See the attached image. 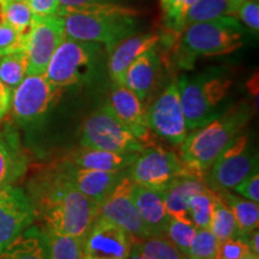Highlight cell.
Masks as SVG:
<instances>
[{
    "mask_svg": "<svg viewBox=\"0 0 259 259\" xmlns=\"http://www.w3.org/2000/svg\"><path fill=\"white\" fill-rule=\"evenodd\" d=\"M135 240L120 226L99 215L84 239V255L92 259H126Z\"/></svg>",
    "mask_w": 259,
    "mask_h": 259,
    "instance_id": "obj_14",
    "label": "cell"
},
{
    "mask_svg": "<svg viewBox=\"0 0 259 259\" xmlns=\"http://www.w3.org/2000/svg\"><path fill=\"white\" fill-rule=\"evenodd\" d=\"M160 41L161 36L158 34H143L137 36L132 35L119 42L111 51L108 60L109 76L113 82L121 84L122 77L130 65L145 52L156 47Z\"/></svg>",
    "mask_w": 259,
    "mask_h": 259,
    "instance_id": "obj_18",
    "label": "cell"
},
{
    "mask_svg": "<svg viewBox=\"0 0 259 259\" xmlns=\"http://www.w3.org/2000/svg\"><path fill=\"white\" fill-rule=\"evenodd\" d=\"M12 90L0 79V121L4 120L11 108Z\"/></svg>",
    "mask_w": 259,
    "mask_h": 259,
    "instance_id": "obj_41",
    "label": "cell"
},
{
    "mask_svg": "<svg viewBox=\"0 0 259 259\" xmlns=\"http://www.w3.org/2000/svg\"><path fill=\"white\" fill-rule=\"evenodd\" d=\"M177 83L187 130L202 127L222 114L219 107L228 95L231 78L222 74H183Z\"/></svg>",
    "mask_w": 259,
    "mask_h": 259,
    "instance_id": "obj_5",
    "label": "cell"
},
{
    "mask_svg": "<svg viewBox=\"0 0 259 259\" xmlns=\"http://www.w3.org/2000/svg\"><path fill=\"white\" fill-rule=\"evenodd\" d=\"M35 215L44 222V231L85 239L100 215V205L48 167L30 184Z\"/></svg>",
    "mask_w": 259,
    "mask_h": 259,
    "instance_id": "obj_1",
    "label": "cell"
},
{
    "mask_svg": "<svg viewBox=\"0 0 259 259\" xmlns=\"http://www.w3.org/2000/svg\"><path fill=\"white\" fill-rule=\"evenodd\" d=\"M213 193H215V198H213V206L209 229L218 238L219 241L239 236L238 226H236L235 219L232 211L227 206V204L221 199V197L216 192Z\"/></svg>",
    "mask_w": 259,
    "mask_h": 259,
    "instance_id": "obj_27",
    "label": "cell"
},
{
    "mask_svg": "<svg viewBox=\"0 0 259 259\" xmlns=\"http://www.w3.org/2000/svg\"><path fill=\"white\" fill-rule=\"evenodd\" d=\"M258 170V157L248 144L246 135H238L229 142L204 176L210 190L233 191L241 181Z\"/></svg>",
    "mask_w": 259,
    "mask_h": 259,
    "instance_id": "obj_8",
    "label": "cell"
},
{
    "mask_svg": "<svg viewBox=\"0 0 259 259\" xmlns=\"http://www.w3.org/2000/svg\"><path fill=\"white\" fill-rule=\"evenodd\" d=\"M244 0H198L184 18V29L187 25L206 22L221 16H234Z\"/></svg>",
    "mask_w": 259,
    "mask_h": 259,
    "instance_id": "obj_26",
    "label": "cell"
},
{
    "mask_svg": "<svg viewBox=\"0 0 259 259\" xmlns=\"http://www.w3.org/2000/svg\"><path fill=\"white\" fill-rule=\"evenodd\" d=\"M30 197L21 187L10 185L0 190V253L34 222Z\"/></svg>",
    "mask_w": 259,
    "mask_h": 259,
    "instance_id": "obj_13",
    "label": "cell"
},
{
    "mask_svg": "<svg viewBox=\"0 0 259 259\" xmlns=\"http://www.w3.org/2000/svg\"><path fill=\"white\" fill-rule=\"evenodd\" d=\"M238 17L251 30L257 32L259 29V5L258 0H244L236 11Z\"/></svg>",
    "mask_w": 259,
    "mask_h": 259,
    "instance_id": "obj_37",
    "label": "cell"
},
{
    "mask_svg": "<svg viewBox=\"0 0 259 259\" xmlns=\"http://www.w3.org/2000/svg\"><path fill=\"white\" fill-rule=\"evenodd\" d=\"M61 88L53 85L45 74H27L12 90L11 111L19 124L41 119L61 96Z\"/></svg>",
    "mask_w": 259,
    "mask_h": 259,
    "instance_id": "obj_10",
    "label": "cell"
},
{
    "mask_svg": "<svg viewBox=\"0 0 259 259\" xmlns=\"http://www.w3.org/2000/svg\"><path fill=\"white\" fill-rule=\"evenodd\" d=\"M106 106L145 147H153L155 135L149 127L147 108L135 93L114 83Z\"/></svg>",
    "mask_w": 259,
    "mask_h": 259,
    "instance_id": "obj_17",
    "label": "cell"
},
{
    "mask_svg": "<svg viewBox=\"0 0 259 259\" xmlns=\"http://www.w3.org/2000/svg\"><path fill=\"white\" fill-rule=\"evenodd\" d=\"M28 56L27 52H16L0 57V79L14 90L27 76Z\"/></svg>",
    "mask_w": 259,
    "mask_h": 259,
    "instance_id": "obj_29",
    "label": "cell"
},
{
    "mask_svg": "<svg viewBox=\"0 0 259 259\" xmlns=\"http://www.w3.org/2000/svg\"><path fill=\"white\" fill-rule=\"evenodd\" d=\"M84 259H92V258H88V257H84Z\"/></svg>",
    "mask_w": 259,
    "mask_h": 259,
    "instance_id": "obj_48",
    "label": "cell"
},
{
    "mask_svg": "<svg viewBox=\"0 0 259 259\" xmlns=\"http://www.w3.org/2000/svg\"><path fill=\"white\" fill-rule=\"evenodd\" d=\"M164 2H166V0H161V4H163Z\"/></svg>",
    "mask_w": 259,
    "mask_h": 259,
    "instance_id": "obj_47",
    "label": "cell"
},
{
    "mask_svg": "<svg viewBox=\"0 0 259 259\" xmlns=\"http://www.w3.org/2000/svg\"><path fill=\"white\" fill-rule=\"evenodd\" d=\"M196 232V226H193L190 221L170 218L163 235L186 255Z\"/></svg>",
    "mask_w": 259,
    "mask_h": 259,
    "instance_id": "obj_33",
    "label": "cell"
},
{
    "mask_svg": "<svg viewBox=\"0 0 259 259\" xmlns=\"http://www.w3.org/2000/svg\"><path fill=\"white\" fill-rule=\"evenodd\" d=\"M27 37L9 24H0V57L27 50Z\"/></svg>",
    "mask_w": 259,
    "mask_h": 259,
    "instance_id": "obj_35",
    "label": "cell"
},
{
    "mask_svg": "<svg viewBox=\"0 0 259 259\" xmlns=\"http://www.w3.org/2000/svg\"><path fill=\"white\" fill-rule=\"evenodd\" d=\"M213 198H215V193L208 186L191 197L187 213H189L190 221L193 226H196V228H209Z\"/></svg>",
    "mask_w": 259,
    "mask_h": 259,
    "instance_id": "obj_30",
    "label": "cell"
},
{
    "mask_svg": "<svg viewBox=\"0 0 259 259\" xmlns=\"http://www.w3.org/2000/svg\"><path fill=\"white\" fill-rule=\"evenodd\" d=\"M132 197L139 218L149 235H163L170 216L167 213L161 191L134 185Z\"/></svg>",
    "mask_w": 259,
    "mask_h": 259,
    "instance_id": "obj_20",
    "label": "cell"
},
{
    "mask_svg": "<svg viewBox=\"0 0 259 259\" xmlns=\"http://www.w3.org/2000/svg\"><path fill=\"white\" fill-rule=\"evenodd\" d=\"M138 154H120L114 151L101 150V149L80 147L77 150L71 151L64 160L70 163L89 169L120 171L131 166Z\"/></svg>",
    "mask_w": 259,
    "mask_h": 259,
    "instance_id": "obj_22",
    "label": "cell"
},
{
    "mask_svg": "<svg viewBox=\"0 0 259 259\" xmlns=\"http://www.w3.org/2000/svg\"><path fill=\"white\" fill-rule=\"evenodd\" d=\"M181 0H166V2L162 4V8H163L164 11V23L169 21L173 17L176 11L179 8Z\"/></svg>",
    "mask_w": 259,
    "mask_h": 259,
    "instance_id": "obj_42",
    "label": "cell"
},
{
    "mask_svg": "<svg viewBox=\"0 0 259 259\" xmlns=\"http://www.w3.org/2000/svg\"><path fill=\"white\" fill-rule=\"evenodd\" d=\"M251 253L247 240L242 236H234L220 241L219 253L216 259H241Z\"/></svg>",
    "mask_w": 259,
    "mask_h": 259,
    "instance_id": "obj_36",
    "label": "cell"
},
{
    "mask_svg": "<svg viewBox=\"0 0 259 259\" xmlns=\"http://www.w3.org/2000/svg\"><path fill=\"white\" fill-rule=\"evenodd\" d=\"M244 28L234 16L221 17L187 25L179 36L177 48L178 65L192 69L199 57L225 56L242 46Z\"/></svg>",
    "mask_w": 259,
    "mask_h": 259,
    "instance_id": "obj_4",
    "label": "cell"
},
{
    "mask_svg": "<svg viewBox=\"0 0 259 259\" xmlns=\"http://www.w3.org/2000/svg\"><path fill=\"white\" fill-rule=\"evenodd\" d=\"M58 174L73 189L79 191L100 205L107 198L112 190L116 186L122 177L127 173V169L120 171H106L82 168L70 163L61 158L53 164Z\"/></svg>",
    "mask_w": 259,
    "mask_h": 259,
    "instance_id": "obj_16",
    "label": "cell"
},
{
    "mask_svg": "<svg viewBox=\"0 0 259 259\" xmlns=\"http://www.w3.org/2000/svg\"><path fill=\"white\" fill-rule=\"evenodd\" d=\"M4 22L28 36L34 22V15L24 0H10L4 9Z\"/></svg>",
    "mask_w": 259,
    "mask_h": 259,
    "instance_id": "obj_32",
    "label": "cell"
},
{
    "mask_svg": "<svg viewBox=\"0 0 259 259\" xmlns=\"http://www.w3.org/2000/svg\"><path fill=\"white\" fill-rule=\"evenodd\" d=\"M124 4L122 0H59L60 8L63 9H79L94 5H105V4Z\"/></svg>",
    "mask_w": 259,
    "mask_h": 259,
    "instance_id": "obj_40",
    "label": "cell"
},
{
    "mask_svg": "<svg viewBox=\"0 0 259 259\" xmlns=\"http://www.w3.org/2000/svg\"><path fill=\"white\" fill-rule=\"evenodd\" d=\"M138 242L143 259H183L185 255L164 235L149 236Z\"/></svg>",
    "mask_w": 259,
    "mask_h": 259,
    "instance_id": "obj_31",
    "label": "cell"
},
{
    "mask_svg": "<svg viewBox=\"0 0 259 259\" xmlns=\"http://www.w3.org/2000/svg\"><path fill=\"white\" fill-rule=\"evenodd\" d=\"M126 259H143L141 254V250H139V242H138V239H136L134 245H132V248L131 251H130V254L128 257Z\"/></svg>",
    "mask_w": 259,
    "mask_h": 259,
    "instance_id": "obj_44",
    "label": "cell"
},
{
    "mask_svg": "<svg viewBox=\"0 0 259 259\" xmlns=\"http://www.w3.org/2000/svg\"><path fill=\"white\" fill-rule=\"evenodd\" d=\"M147 118L155 137H160L173 145H180L185 141L187 127L177 80H171L150 108L147 109Z\"/></svg>",
    "mask_w": 259,
    "mask_h": 259,
    "instance_id": "obj_11",
    "label": "cell"
},
{
    "mask_svg": "<svg viewBox=\"0 0 259 259\" xmlns=\"http://www.w3.org/2000/svg\"><path fill=\"white\" fill-rule=\"evenodd\" d=\"M134 185V181L126 173L107 198L100 204V215L120 226L134 238L142 240L150 235L136 209L132 197Z\"/></svg>",
    "mask_w": 259,
    "mask_h": 259,
    "instance_id": "obj_15",
    "label": "cell"
},
{
    "mask_svg": "<svg viewBox=\"0 0 259 259\" xmlns=\"http://www.w3.org/2000/svg\"><path fill=\"white\" fill-rule=\"evenodd\" d=\"M241 259H259V255H255L253 253H248L247 255H245V257H242Z\"/></svg>",
    "mask_w": 259,
    "mask_h": 259,
    "instance_id": "obj_45",
    "label": "cell"
},
{
    "mask_svg": "<svg viewBox=\"0 0 259 259\" xmlns=\"http://www.w3.org/2000/svg\"><path fill=\"white\" fill-rule=\"evenodd\" d=\"M250 114L247 106L239 105L206 125L192 130L180 147V160L191 177L204 181V176L229 142L240 135Z\"/></svg>",
    "mask_w": 259,
    "mask_h": 259,
    "instance_id": "obj_3",
    "label": "cell"
},
{
    "mask_svg": "<svg viewBox=\"0 0 259 259\" xmlns=\"http://www.w3.org/2000/svg\"><path fill=\"white\" fill-rule=\"evenodd\" d=\"M27 167L28 158L16 132L0 130V190L14 185L24 176Z\"/></svg>",
    "mask_w": 259,
    "mask_h": 259,
    "instance_id": "obj_21",
    "label": "cell"
},
{
    "mask_svg": "<svg viewBox=\"0 0 259 259\" xmlns=\"http://www.w3.org/2000/svg\"><path fill=\"white\" fill-rule=\"evenodd\" d=\"M101 57V44L65 37L52 56L44 74L58 88L77 85L92 78Z\"/></svg>",
    "mask_w": 259,
    "mask_h": 259,
    "instance_id": "obj_6",
    "label": "cell"
},
{
    "mask_svg": "<svg viewBox=\"0 0 259 259\" xmlns=\"http://www.w3.org/2000/svg\"><path fill=\"white\" fill-rule=\"evenodd\" d=\"M57 15L63 18L66 37L101 44L109 52L138 30L137 10L125 4L59 8Z\"/></svg>",
    "mask_w": 259,
    "mask_h": 259,
    "instance_id": "obj_2",
    "label": "cell"
},
{
    "mask_svg": "<svg viewBox=\"0 0 259 259\" xmlns=\"http://www.w3.org/2000/svg\"><path fill=\"white\" fill-rule=\"evenodd\" d=\"M220 241L209 228H197L186 255L197 259H216Z\"/></svg>",
    "mask_w": 259,
    "mask_h": 259,
    "instance_id": "obj_34",
    "label": "cell"
},
{
    "mask_svg": "<svg viewBox=\"0 0 259 259\" xmlns=\"http://www.w3.org/2000/svg\"><path fill=\"white\" fill-rule=\"evenodd\" d=\"M247 244L248 247H250L251 253L255 255H259V233L257 231L252 232L250 235L247 236Z\"/></svg>",
    "mask_w": 259,
    "mask_h": 259,
    "instance_id": "obj_43",
    "label": "cell"
},
{
    "mask_svg": "<svg viewBox=\"0 0 259 259\" xmlns=\"http://www.w3.org/2000/svg\"><path fill=\"white\" fill-rule=\"evenodd\" d=\"M215 192V191H213ZM221 199L227 204L234 216L238 226L239 236L247 240V236L252 232L257 231L259 225V206L258 203L252 202L242 197L232 194L229 191H219L216 192Z\"/></svg>",
    "mask_w": 259,
    "mask_h": 259,
    "instance_id": "obj_25",
    "label": "cell"
},
{
    "mask_svg": "<svg viewBox=\"0 0 259 259\" xmlns=\"http://www.w3.org/2000/svg\"><path fill=\"white\" fill-rule=\"evenodd\" d=\"M183 259H197V258H193V257H190V255H184Z\"/></svg>",
    "mask_w": 259,
    "mask_h": 259,
    "instance_id": "obj_46",
    "label": "cell"
},
{
    "mask_svg": "<svg viewBox=\"0 0 259 259\" xmlns=\"http://www.w3.org/2000/svg\"><path fill=\"white\" fill-rule=\"evenodd\" d=\"M160 67L161 58L156 47L151 48L130 65L121 84L135 93L142 101H145L155 88Z\"/></svg>",
    "mask_w": 259,
    "mask_h": 259,
    "instance_id": "obj_19",
    "label": "cell"
},
{
    "mask_svg": "<svg viewBox=\"0 0 259 259\" xmlns=\"http://www.w3.org/2000/svg\"><path fill=\"white\" fill-rule=\"evenodd\" d=\"M80 145L120 154H138L147 148L107 106L93 112L84 120Z\"/></svg>",
    "mask_w": 259,
    "mask_h": 259,
    "instance_id": "obj_7",
    "label": "cell"
},
{
    "mask_svg": "<svg viewBox=\"0 0 259 259\" xmlns=\"http://www.w3.org/2000/svg\"><path fill=\"white\" fill-rule=\"evenodd\" d=\"M127 174L135 185L161 192L177 178L191 177L176 153L155 145L138 153Z\"/></svg>",
    "mask_w": 259,
    "mask_h": 259,
    "instance_id": "obj_9",
    "label": "cell"
},
{
    "mask_svg": "<svg viewBox=\"0 0 259 259\" xmlns=\"http://www.w3.org/2000/svg\"><path fill=\"white\" fill-rule=\"evenodd\" d=\"M66 37L64 21L60 16H34L27 37V74H44L58 46Z\"/></svg>",
    "mask_w": 259,
    "mask_h": 259,
    "instance_id": "obj_12",
    "label": "cell"
},
{
    "mask_svg": "<svg viewBox=\"0 0 259 259\" xmlns=\"http://www.w3.org/2000/svg\"><path fill=\"white\" fill-rule=\"evenodd\" d=\"M46 232V231H45ZM50 259H84V239L46 232Z\"/></svg>",
    "mask_w": 259,
    "mask_h": 259,
    "instance_id": "obj_28",
    "label": "cell"
},
{
    "mask_svg": "<svg viewBox=\"0 0 259 259\" xmlns=\"http://www.w3.org/2000/svg\"><path fill=\"white\" fill-rule=\"evenodd\" d=\"M233 191L239 193L242 198H246L252 202H259V174L258 170L251 174L250 177L246 178L244 181H241L238 186L234 187Z\"/></svg>",
    "mask_w": 259,
    "mask_h": 259,
    "instance_id": "obj_38",
    "label": "cell"
},
{
    "mask_svg": "<svg viewBox=\"0 0 259 259\" xmlns=\"http://www.w3.org/2000/svg\"><path fill=\"white\" fill-rule=\"evenodd\" d=\"M0 259H50L46 232L37 226L28 227L2 251Z\"/></svg>",
    "mask_w": 259,
    "mask_h": 259,
    "instance_id": "obj_24",
    "label": "cell"
},
{
    "mask_svg": "<svg viewBox=\"0 0 259 259\" xmlns=\"http://www.w3.org/2000/svg\"><path fill=\"white\" fill-rule=\"evenodd\" d=\"M205 186L202 179L194 177H179L171 181L167 189L162 191L168 215L173 219L190 221L187 209L191 197Z\"/></svg>",
    "mask_w": 259,
    "mask_h": 259,
    "instance_id": "obj_23",
    "label": "cell"
},
{
    "mask_svg": "<svg viewBox=\"0 0 259 259\" xmlns=\"http://www.w3.org/2000/svg\"><path fill=\"white\" fill-rule=\"evenodd\" d=\"M32 15L38 17L57 15L59 11V0H24Z\"/></svg>",
    "mask_w": 259,
    "mask_h": 259,
    "instance_id": "obj_39",
    "label": "cell"
}]
</instances>
